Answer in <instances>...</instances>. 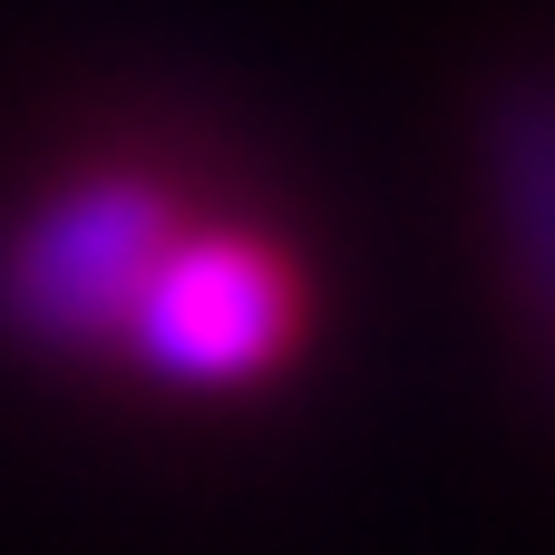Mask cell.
I'll use <instances>...</instances> for the list:
<instances>
[{"label":"cell","mask_w":555,"mask_h":555,"mask_svg":"<svg viewBox=\"0 0 555 555\" xmlns=\"http://www.w3.org/2000/svg\"><path fill=\"white\" fill-rule=\"evenodd\" d=\"M127 351L146 361V371H166V380H205V390H224V380H254V371H273L283 351H293V332H302V293H293V273L263 254V244H244V234H176L166 254H156V273L137 283V302H127Z\"/></svg>","instance_id":"obj_2"},{"label":"cell","mask_w":555,"mask_h":555,"mask_svg":"<svg viewBox=\"0 0 555 555\" xmlns=\"http://www.w3.org/2000/svg\"><path fill=\"white\" fill-rule=\"evenodd\" d=\"M166 244H176V195L156 176H78L0 254V322L49 351L107 341Z\"/></svg>","instance_id":"obj_1"}]
</instances>
